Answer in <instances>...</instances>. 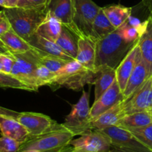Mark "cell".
Returning <instances> with one entry per match:
<instances>
[{
    "label": "cell",
    "instance_id": "1",
    "mask_svg": "<svg viewBox=\"0 0 152 152\" xmlns=\"http://www.w3.org/2000/svg\"><path fill=\"white\" fill-rule=\"evenodd\" d=\"M135 43L125 39L122 27L95 42V71L104 66L116 69Z\"/></svg>",
    "mask_w": 152,
    "mask_h": 152
},
{
    "label": "cell",
    "instance_id": "2",
    "mask_svg": "<svg viewBox=\"0 0 152 152\" xmlns=\"http://www.w3.org/2000/svg\"><path fill=\"white\" fill-rule=\"evenodd\" d=\"M75 137L63 125L55 123L49 130L40 135L31 137L22 143L19 151L35 150L40 152H58L69 145Z\"/></svg>",
    "mask_w": 152,
    "mask_h": 152
},
{
    "label": "cell",
    "instance_id": "3",
    "mask_svg": "<svg viewBox=\"0 0 152 152\" xmlns=\"http://www.w3.org/2000/svg\"><path fill=\"white\" fill-rule=\"evenodd\" d=\"M10 28L24 39L28 40L36 31L48 14L46 7L36 8L8 7L4 8Z\"/></svg>",
    "mask_w": 152,
    "mask_h": 152
},
{
    "label": "cell",
    "instance_id": "4",
    "mask_svg": "<svg viewBox=\"0 0 152 152\" xmlns=\"http://www.w3.org/2000/svg\"><path fill=\"white\" fill-rule=\"evenodd\" d=\"M98 71H92L71 60L56 74L55 84L73 91H80L87 84H94Z\"/></svg>",
    "mask_w": 152,
    "mask_h": 152
},
{
    "label": "cell",
    "instance_id": "5",
    "mask_svg": "<svg viewBox=\"0 0 152 152\" xmlns=\"http://www.w3.org/2000/svg\"><path fill=\"white\" fill-rule=\"evenodd\" d=\"M72 21L76 37L87 38L94 42L92 24L101 7L92 0H72Z\"/></svg>",
    "mask_w": 152,
    "mask_h": 152
},
{
    "label": "cell",
    "instance_id": "6",
    "mask_svg": "<svg viewBox=\"0 0 152 152\" xmlns=\"http://www.w3.org/2000/svg\"><path fill=\"white\" fill-rule=\"evenodd\" d=\"M13 55L14 63L10 74L26 85L31 91H37L35 74L37 66L40 64L37 50L33 48L32 50L25 53Z\"/></svg>",
    "mask_w": 152,
    "mask_h": 152
},
{
    "label": "cell",
    "instance_id": "7",
    "mask_svg": "<svg viewBox=\"0 0 152 152\" xmlns=\"http://www.w3.org/2000/svg\"><path fill=\"white\" fill-rule=\"evenodd\" d=\"M89 99V93L83 90L80 99L77 103L72 105L71 111L66 117L64 123H62L75 136L82 135L92 130L89 118L91 107Z\"/></svg>",
    "mask_w": 152,
    "mask_h": 152
},
{
    "label": "cell",
    "instance_id": "8",
    "mask_svg": "<svg viewBox=\"0 0 152 152\" xmlns=\"http://www.w3.org/2000/svg\"><path fill=\"white\" fill-rule=\"evenodd\" d=\"M75 149L85 152H107L112 148L111 142L104 134L92 130L69 142Z\"/></svg>",
    "mask_w": 152,
    "mask_h": 152
},
{
    "label": "cell",
    "instance_id": "9",
    "mask_svg": "<svg viewBox=\"0 0 152 152\" xmlns=\"http://www.w3.org/2000/svg\"><path fill=\"white\" fill-rule=\"evenodd\" d=\"M106 135L114 148H127L142 152H152L133 135L130 131L118 126H113L100 130Z\"/></svg>",
    "mask_w": 152,
    "mask_h": 152
},
{
    "label": "cell",
    "instance_id": "10",
    "mask_svg": "<svg viewBox=\"0 0 152 152\" xmlns=\"http://www.w3.org/2000/svg\"><path fill=\"white\" fill-rule=\"evenodd\" d=\"M151 108H152V75L124 103L126 114L146 111Z\"/></svg>",
    "mask_w": 152,
    "mask_h": 152
},
{
    "label": "cell",
    "instance_id": "11",
    "mask_svg": "<svg viewBox=\"0 0 152 152\" xmlns=\"http://www.w3.org/2000/svg\"><path fill=\"white\" fill-rule=\"evenodd\" d=\"M16 120L25 126L30 134V137H35L49 130L56 121L47 115L36 112H19Z\"/></svg>",
    "mask_w": 152,
    "mask_h": 152
},
{
    "label": "cell",
    "instance_id": "12",
    "mask_svg": "<svg viewBox=\"0 0 152 152\" xmlns=\"http://www.w3.org/2000/svg\"><path fill=\"white\" fill-rule=\"evenodd\" d=\"M122 100H123L122 93L116 79L113 85L104 92L98 99L95 100L90 108V121Z\"/></svg>",
    "mask_w": 152,
    "mask_h": 152
},
{
    "label": "cell",
    "instance_id": "13",
    "mask_svg": "<svg viewBox=\"0 0 152 152\" xmlns=\"http://www.w3.org/2000/svg\"><path fill=\"white\" fill-rule=\"evenodd\" d=\"M141 56L138 40L133 45L126 56L116 68V78L122 93L125 90L128 80Z\"/></svg>",
    "mask_w": 152,
    "mask_h": 152
},
{
    "label": "cell",
    "instance_id": "14",
    "mask_svg": "<svg viewBox=\"0 0 152 152\" xmlns=\"http://www.w3.org/2000/svg\"><path fill=\"white\" fill-rule=\"evenodd\" d=\"M46 7L49 14L57 18L63 26L75 35L72 21V0H48Z\"/></svg>",
    "mask_w": 152,
    "mask_h": 152
},
{
    "label": "cell",
    "instance_id": "15",
    "mask_svg": "<svg viewBox=\"0 0 152 152\" xmlns=\"http://www.w3.org/2000/svg\"><path fill=\"white\" fill-rule=\"evenodd\" d=\"M149 77L151 76L149 74L148 68L142 58L141 55L134 71L128 79L125 90L122 92L123 100L125 101L129 99L142 86L143 83L147 80Z\"/></svg>",
    "mask_w": 152,
    "mask_h": 152
},
{
    "label": "cell",
    "instance_id": "16",
    "mask_svg": "<svg viewBox=\"0 0 152 152\" xmlns=\"http://www.w3.org/2000/svg\"><path fill=\"white\" fill-rule=\"evenodd\" d=\"M124 103L125 101H120L92 120L91 127L92 130L100 131L110 126H117L119 120L126 114L124 109Z\"/></svg>",
    "mask_w": 152,
    "mask_h": 152
},
{
    "label": "cell",
    "instance_id": "17",
    "mask_svg": "<svg viewBox=\"0 0 152 152\" xmlns=\"http://www.w3.org/2000/svg\"><path fill=\"white\" fill-rule=\"evenodd\" d=\"M0 132L4 137L20 142H25L30 138V134L25 126L16 119L0 117Z\"/></svg>",
    "mask_w": 152,
    "mask_h": 152
},
{
    "label": "cell",
    "instance_id": "18",
    "mask_svg": "<svg viewBox=\"0 0 152 152\" xmlns=\"http://www.w3.org/2000/svg\"><path fill=\"white\" fill-rule=\"evenodd\" d=\"M75 60L85 68L95 71V43L87 38H77V52Z\"/></svg>",
    "mask_w": 152,
    "mask_h": 152
},
{
    "label": "cell",
    "instance_id": "19",
    "mask_svg": "<svg viewBox=\"0 0 152 152\" xmlns=\"http://www.w3.org/2000/svg\"><path fill=\"white\" fill-rule=\"evenodd\" d=\"M28 42L34 48L37 49V50H40L45 53L58 56V57L62 58V59H66V60H74V59L69 56L68 54H66L56 44V42H54L49 41L46 39L43 38V37L37 35V34H34V35L31 36V38L28 40Z\"/></svg>",
    "mask_w": 152,
    "mask_h": 152
},
{
    "label": "cell",
    "instance_id": "20",
    "mask_svg": "<svg viewBox=\"0 0 152 152\" xmlns=\"http://www.w3.org/2000/svg\"><path fill=\"white\" fill-rule=\"evenodd\" d=\"M0 40L11 54L25 53L33 49V47L23 38L18 35L11 28L0 36Z\"/></svg>",
    "mask_w": 152,
    "mask_h": 152
},
{
    "label": "cell",
    "instance_id": "21",
    "mask_svg": "<svg viewBox=\"0 0 152 152\" xmlns=\"http://www.w3.org/2000/svg\"><path fill=\"white\" fill-rule=\"evenodd\" d=\"M142 58L148 68L150 76L152 75V12L148 19L145 31L138 39Z\"/></svg>",
    "mask_w": 152,
    "mask_h": 152
},
{
    "label": "cell",
    "instance_id": "22",
    "mask_svg": "<svg viewBox=\"0 0 152 152\" xmlns=\"http://www.w3.org/2000/svg\"><path fill=\"white\" fill-rule=\"evenodd\" d=\"M62 27L63 25L57 18L48 13L46 19L40 24L35 34L49 41L55 42L61 34Z\"/></svg>",
    "mask_w": 152,
    "mask_h": 152
},
{
    "label": "cell",
    "instance_id": "23",
    "mask_svg": "<svg viewBox=\"0 0 152 152\" xmlns=\"http://www.w3.org/2000/svg\"><path fill=\"white\" fill-rule=\"evenodd\" d=\"M95 81V100L98 99L116 80V69L108 66H104L96 70Z\"/></svg>",
    "mask_w": 152,
    "mask_h": 152
},
{
    "label": "cell",
    "instance_id": "24",
    "mask_svg": "<svg viewBox=\"0 0 152 152\" xmlns=\"http://www.w3.org/2000/svg\"><path fill=\"white\" fill-rule=\"evenodd\" d=\"M151 123L152 114L149 110H146V111L125 114V117L119 120L117 126L128 130V129L143 127Z\"/></svg>",
    "mask_w": 152,
    "mask_h": 152
},
{
    "label": "cell",
    "instance_id": "25",
    "mask_svg": "<svg viewBox=\"0 0 152 152\" xmlns=\"http://www.w3.org/2000/svg\"><path fill=\"white\" fill-rule=\"evenodd\" d=\"M103 11L115 28L122 26L131 16V8L121 4L102 7Z\"/></svg>",
    "mask_w": 152,
    "mask_h": 152
},
{
    "label": "cell",
    "instance_id": "26",
    "mask_svg": "<svg viewBox=\"0 0 152 152\" xmlns=\"http://www.w3.org/2000/svg\"><path fill=\"white\" fill-rule=\"evenodd\" d=\"M55 42L66 54L75 59L77 52V37L71 31L63 25L61 34Z\"/></svg>",
    "mask_w": 152,
    "mask_h": 152
},
{
    "label": "cell",
    "instance_id": "27",
    "mask_svg": "<svg viewBox=\"0 0 152 152\" xmlns=\"http://www.w3.org/2000/svg\"><path fill=\"white\" fill-rule=\"evenodd\" d=\"M115 30L116 28L110 23L101 7L92 24V37L94 42H96L98 39L104 38Z\"/></svg>",
    "mask_w": 152,
    "mask_h": 152
},
{
    "label": "cell",
    "instance_id": "28",
    "mask_svg": "<svg viewBox=\"0 0 152 152\" xmlns=\"http://www.w3.org/2000/svg\"><path fill=\"white\" fill-rule=\"evenodd\" d=\"M38 52L39 60L41 65H44L45 67L50 70L52 72L57 74L58 71H61L69 61L66 59H62V58L58 57V56H52V55L47 54L40 50L36 49Z\"/></svg>",
    "mask_w": 152,
    "mask_h": 152
},
{
    "label": "cell",
    "instance_id": "29",
    "mask_svg": "<svg viewBox=\"0 0 152 152\" xmlns=\"http://www.w3.org/2000/svg\"><path fill=\"white\" fill-rule=\"evenodd\" d=\"M36 84L37 88L44 86H52L55 85V79L56 74L52 72L44 65H40L36 70Z\"/></svg>",
    "mask_w": 152,
    "mask_h": 152
},
{
    "label": "cell",
    "instance_id": "30",
    "mask_svg": "<svg viewBox=\"0 0 152 152\" xmlns=\"http://www.w3.org/2000/svg\"><path fill=\"white\" fill-rule=\"evenodd\" d=\"M141 143L152 150V123L143 127L128 129Z\"/></svg>",
    "mask_w": 152,
    "mask_h": 152
},
{
    "label": "cell",
    "instance_id": "31",
    "mask_svg": "<svg viewBox=\"0 0 152 152\" xmlns=\"http://www.w3.org/2000/svg\"><path fill=\"white\" fill-rule=\"evenodd\" d=\"M0 88L21 89V90L31 91L30 88L26 85L19 81L12 74H7L1 71H0Z\"/></svg>",
    "mask_w": 152,
    "mask_h": 152
},
{
    "label": "cell",
    "instance_id": "32",
    "mask_svg": "<svg viewBox=\"0 0 152 152\" xmlns=\"http://www.w3.org/2000/svg\"><path fill=\"white\" fill-rule=\"evenodd\" d=\"M20 145V142L7 137H0V152H18Z\"/></svg>",
    "mask_w": 152,
    "mask_h": 152
},
{
    "label": "cell",
    "instance_id": "33",
    "mask_svg": "<svg viewBox=\"0 0 152 152\" xmlns=\"http://www.w3.org/2000/svg\"><path fill=\"white\" fill-rule=\"evenodd\" d=\"M48 0H18L16 7L25 8H36L46 7Z\"/></svg>",
    "mask_w": 152,
    "mask_h": 152
},
{
    "label": "cell",
    "instance_id": "34",
    "mask_svg": "<svg viewBox=\"0 0 152 152\" xmlns=\"http://www.w3.org/2000/svg\"><path fill=\"white\" fill-rule=\"evenodd\" d=\"M0 62L2 66L3 72L10 74L14 63V56L13 54H1Z\"/></svg>",
    "mask_w": 152,
    "mask_h": 152
},
{
    "label": "cell",
    "instance_id": "35",
    "mask_svg": "<svg viewBox=\"0 0 152 152\" xmlns=\"http://www.w3.org/2000/svg\"><path fill=\"white\" fill-rule=\"evenodd\" d=\"M10 28V22L5 16L4 10L0 11V36L7 32Z\"/></svg>",
    "mask_w": 152,
    "mask_h": 152
},
{
    "label": "cell",
    "instance_id": "36",
    "mask_svg": "<svg viewBox=\"0 0 152 152\" xmlns=\"http://www.w3.org/2000/svg\"><path fill=\"white\" fill-rule=\"evenodd\" d=\"M19 114V112H17V111L0 106V117H10V118H13L16 120Z\"/></svg>",
    "mask_w": 152,
    "mask_h": 152
},
{
    "label": "cell",
    "instance_id": "37",
    "mask_svg": "<svg viewBox=\"0 0 152 152\" xmlns=\"http://www.w3.org/2000/svg\"><path fill=\"white\" fill-rule=\"evenodd\" d=\"M1 54H11V53L9 52V50L6 48L2 42L0 40V55Z\"/></svg>",
    "mask_w": 152,
    "mask_h": 152
},
{
    "label": "cell",
    "instance_id": "38",
    "mask_svg": "<svg viewBox=\"0 0 152 152\" xmlns=\"http://www.w3.org/2000/svg\"><path fill=\"white\" fill-rule=\"evenodd\" d=\"M58 152H85V151H79V150H76L73 148L72 146H71L70 145H67L66 147L63 148V149L61 150L60 151Z\"/></svg>",
    "mask_w": 152,
    "mask_h": 152
},
{
    "label": "cell",
    "instance_id": "39",
    "mask_svg": "<svg viewBox=\"0 0 152 152\" xmlns=\"http://www.w3.org/2000/svg\"><path fill=\"white\" fill-rule=\"evenodd\" d=\"M7 2L8 7H15L17 5L18 0H7Z\"/></svg>",
    "mask_w": 152,
    "mask_h": 152
},
{
    "label": "cell",
    "instance_id": "40",
    "mask_svg": "<svg viewBox=\"0 0 152 152\" xmlns=\"http://www.w3.org/2000/svg\"><path fill=\"white\" fill-rule=\"evenodd\" d=\"M112 148H114V147H112ZM116 148V149H118L121 152H142V151H136V150L130 149V148Z\"/></svg>",
    "mask_w": 152,
    "mask_h": 152
},
{
    "label": "cell",
    "instance_id": "41",
    "mask_svg": "<svg viewBox=\"0 0 152 152\" xmlns=\"http://www.w3.org/2000/svg\"><path fill=\"white\" fill-rule=\"evenodd\" d=\"M0 6L3 7L4 8H7L8 5H7V0H0Z\"/></svg>",
    "mask_w": 152,
    "mask_h": 152
},
{
    "label": "cell",
    "instance_id": "42",
    "mask_svg": "<svg viewBox=\"0 0 152 152\" xmlns=\"http://www.w3.org/2000/svg\"><path fill=\"white\" fill-rule=\"evenodd\" d=\"M107 152H121V151H119V150H118V149H116V148H112L110 150V151H107Z\"/></svg>",
    "mask_w": 152,
    "mask_h": 152
},
{
    "label": "cell",
    "instance_id": "43",
    "mask_svg": "<svg viewBox=\"0 0 152 152\" xmlns=\"http://www.w3.org/2000/svg\"><path fill=\"white\" fill-rule=\"evenodd\" d=\"M22 152H40V151H35V150H28V151H22Z\"/></svg>",
    "mask_w": 152,
    "mask_h": 152
},
{
    "label": "cell",
    "instance_id": "44",
    "mask_svg": "<svg viewBox=\"0 0 152 152\" xmlns=\"http://www.w3.org/2000/svg\"><path fill=\"white\" fill-rule=\"evenodd\" d=\"M0 71H2V66H1V62H0Z\"/></svg>",
    "mask_w": 152,
    "mask_h": 152
},
{
    "label": "cell",
    "instance_id": "45",
    "mask_svg": "<svg viewBox=\"0 0 152 152\" xmlns=\"http://www.w3.org/2000/svg\"><path fill=\"white\" fill-rule=\"evenodd\" d=\"M149 111H151V114H152V108H149Z\"/></svg>",
    "mask_w": 152,
    "mask_h": 152
}]
</instances>
